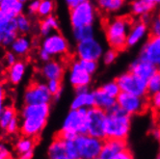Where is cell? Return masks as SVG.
I'll return each instance as SVG.
<instances>
[{
	"mask_svg": "<svg viewBox=\"0 0 160 159\" xmlns=\"http://www.w3.org/2000/svg\"><path fill=\"white\" fill-rule=\"evenodd\" d=\"M50 114V104H24L19 115V132L21 135L36 139L47 127Z\"/></svg>",
	"mask_w": 160,
	"mask_h": 159,
	"instance_id": "1",
	"label": "cell"
},
{
	"mask_svg": "<svg viewBox=\"0 0 160 159\" xmlns=\"http://www.w3.org/2000/svg\"><path fill=\"white\" fill-rule=\"evenodd\" d=\"M131 127V116L123 112L118 105L107 112L105 124V139L128 138Z\"/></svg>",
	"mask_w": 160,
	"mask_h": 159,
	"instance_id": "2",
	"label": "cell"
},
{
	"mask_svg": "<svg viewBox=\"0 0 160 159\" xmlns=\"http://www.w3.org/2000/svg\"><path fill=\"white\" fill-rule=\"evenodd\" d=\"M130 26L131 21L125 16L112 17L106 22L105 37L111 48L120 51L127 47V38Z\"/></svg>",
	"mask_w": 160,
	"mask_h": 159,
	"instance_id": "3",
	"label": "cell"
},
{
	"mask_svg": "<svg viewBox=\"0 0 160 159\" xmlns=\"http://www.w3.org/2000/svg\"><path fill=\"white\" fill-rule=\"evenodd\" d=\"M87 133V109H71L65 117L58 135L64 139H74Z\"/></svg>",
	"mask_w": 160,
	"mask_h": 159,
	"instance_id": "4",
	"label": "cell"
},
{
	"mask_svg": "<svg viewBox=\"0 0 160 159\" xmlns=\"http://www.w3.org/2000/svg\"><path fill=\"white\" fill-rule=\"evenodd\" d=\"M98 11L95 4L91 0L80 3L79 5L70 9V22L72 28L94 25L97 19Z\"/></svg>",
	"mask_w": 160,
	"mask_h": 159,
	"instance_id": "5",
	"label": "cell"
},
{
	"mask_svg": "<svg viewBox=\"0 0 160 159\" xmlns=\"http://www.w3.org/2000/svg\"><path fill=\"white\" fill-rule=\"evenodd\" d=\"M74 143L80 159L99 158L103 140L88 133L79 134L74 137Z\"/></svg>",
	"mask_w": 160,
	"mask_h": 159,
	"instance_id": "6",
	"label": "cell"
},
{
	"mask_svg": "<svg viewBox=\"0 0 160 159\" xmlns=\"http://www.w3.org/2000/svg\"><path fill=\"white\" fill-rule=\"evenodd\" d=\"M106 118L107 112L97 106L87 109V133L104 140Z\"/></svg>",
	"mask_w": 160,
	"mask_h": 159,
	"instance_id": "7",
	"label": "cell"
},
{
	"mask_svg": "<svg viewBox=\"0 0 160 159\" xmlns=\"http://www.w3.org/2000/svg\"><path fill=\"white\" fill-rule=\"evenodd\" d=\"M117 82L120 86L121 92H125L141 97H145L148 94L147 80L135 75L131 72L122 73L117 78Z\"/></svg>",
	"mask_w": 160,
	"mask_h": 159,
	"instance_id": "8",
	"label": "cell"
},
{
	"mask_svg": "<svg viewBox=\"0 0 160 159\" xmlns=\"http://www.w3.org/2000/svg\"><path fill=\"white\" fill-rule=\"evenodd\" d=\"M53 99L52 95L48 89L47 83L34 81L30 83L24 91V104H42L49 103Z\"/></svg>",
	"mask_w": 160,
	"mask_h": 159,
	"instance_id": "9",
	"label": "cell"
},
{
	"mask_svg": "<svg viewBox=\"0 0 160 159\" xmlns=\"http://www.w3.org/2000/svg\"><path fill=\"white\" fill-rule=\"evenodd\" d=\"M103 52V45L95 37L77 42L75 47V54L80 60L98 61L101 59Z\"/></svg>",
	"mask_w": 160,
	"mask_h": 159,
	"instance_id": "10",
	"label": "cell"
},
{
	"mask_svg": "<svg viewBox=\"0 0 160 159\" xmlns=\"http://www.w3.org/2000/svg\"><path fill=\"white\" fill-rule=\"evenodd\" d=\"M116 99L117 105L130 116L141 114L147 108V101L145 97L121 92Z\"/></svg>",
	"mask_w": 160,
	"mask_h": 159,
	"instance_id": "11",
	"label": "cell"
},
{
	"mask_svg": "<svg viewBox=\"0 0 160 159\" xmlns=\"http://www.w3.org/2000/svg\"><path fill=\"white\" fill-rule=\"evenodd\" d=\"M41 48L47 51L51 57H59L68 53L70 45L64 35L54 31L47 37H43Z\"/></svg>",
	"mask_w": 160,
	"mask_h": 159,
	"instance_id": "12",
	"label": "cell"
},
{
	"mask_svg": "<svg viewBox=\"0 0 160 159\" xmlns=\"http://www.w3.org/2000/svg\"><path fill=\"white\" fill-rule=\"evenodd\" d=\"M68 82L75 90L88 88L92 82V75L85 71L79 60L72 61L70 65Z\"/></svg>",
	"mask_w": 160,
	"mask_h": 159,
	"instance_id": "13",
	"label": "cell"
},
{
	"mask_svg": "<svg viewBox=\"0 0 160 159\" xmlns=\"http://www.w3.org/2000/svg\"><path fill=\"white\" fill-rule=\"evenodd\" d=\"M139 57L153 64L160 71V37L152 35L148 38L143 44Z\"/></svg>",
	"mask_w": 160,
	"mask_h": 159,
	"instance_id": "14",
	"label": "cell"
},
{
	"mask_svg": "<svg viewBox=\"0 0 160 159\" xmlns=\"http://www.w3.org/2000/svg\"><path fill=\"white\" fill-rule=\"evenodd\" d=\"M148 31V24L145 19L131 23L127 38V47H134L145 41Z\"/></svg>",
	"mask_w": 160,
	"mask_h": 159,
	"instance_id": "15",
	"label": "cell"
},
{
	"mask_svg": "<svg viewBox=\"0 0 160 159\" xmlns=\"http://www.w3.org/2000/svg\"><path fill=\"white\" fill-rule=\"evenodd\" d=\"M127 143L125 140L121 139H110L106 138L103 141L101 147V152L99 154L100 159H116L118 153L124 149H127Z\"/></svg>",
	"mask_w": 160,
	"mask_h": 159,
	"instance_id": "16",
	"label": "cell"
},
{
	"mask_svg": "<svg viewBox=\"0 0 160 159\" xmlns=\"http://www.w3.org/2000/svg\"><path fill=\"white\" fill-rule=\"evenodd\" d=\"M95 106L94 92L88 88L75 90V96L71 102V109H89Z\"/></svg>",
	"mask_w": 160,
	"mask_h": 159,
	"instance_id": "17",
	"label": "cell"
},
{
	"mask_svg": "<svg viewBox=\"0 0 160 159\" xmlns=\"http://www.w3.org/2000/svg\"><path fill=\"white\" fill-rule=\"evenodd\" d=\"M41 73L47 80H50V79L62 80L65 73V67L60 61L50 59L49 61L43 63L41 69Z\"/></svg>",
	"mask_w": 160,
	"mask_h": 159,
	"instance_id": "18",
	"label": "cell"
},
{
	"mask_svg": "<svg viewBox=\"0 0 160 159\" xmlns=\"http://www.w3.org/2000/svg\"><path fill=\"white\" fill-rule=\"evenodd\" d=\"M157 70L158 69L153 64L144 59H141L140 57L134 62H132L129 66V72H131L137 76L145 79L147 81L152 74H154L157 72Z\"/></svg>",
	"mask_w": 160,
	"mask_h": 159,
	"instance_id": "19",
	"label": "cell"
},
{
	"mask_svg": "<svg viewBox=\"0 0 160 159\" xmlns=\"http://www.w3.org/2000/svg\"><path fill=\"white\" fill-rule=\"evenodd\" d=\"M35 149V139L23 136L18 139L15 145V152L18 156L22 159H31L34 156Z\"/></svg>",
	"mask_w": 160,
	"mask_h": 159,
	"instance_id": "20",
	"label": "cell"
},
{
	"mask_svg": "<svg viewBox=\"0 0 160 159\" xmlns=\"http://www.w3.org/2000/svg\"><path fill=\"white\" fill-rule=\"evenodd\" d=\"M19 35L16 25V18L4 25H0V47H10Z\"/></svg>",
	"mask_w": 160,
	"mask_h": 159,
	"instance_id": "21",
	"label": "cell"
},
{
	"mask_svg": "<svg viewBox=\"0 0 160 159\" xmlns=\"http://www.w3.org/2000/svg\"><path fill=\"white\" fill-rule=\"evenodd\" d=\"M48 157L50 159H68L66 151V139L57 134L48 149Z\"/></svg>",
	"mask_w": 160,
	"mask_h": 159,
	"instance_id": "22",
	"label": "cell"
},
{
	"mask_svg": "<svg viewBox=\"0 0 160 159\" xmlns=\"http://www.w3.org/2000/svg\"><path fill=\"white\" fill-rule=\"evenodd\" d=\"M154 7V5L147 1V0H131L129 10L133 16L145 19L150 17Z\"/></svg>",
	"mask_w": 160,
	"mask_h": 159,
	"instance_id": "23",
	"label": "cell"
},
{
	"mask_svg": "<svg viewBox=\"0 0 160 159\" xmlns=\"http://www.w3.org/2000/svg\"><path fill=\"white\" fill-rule=\"evenodd\" d=\"M94 92L95 97V106L108 112L113 107L117 105V99L116 97H113L109 95H107L101 88H98Z\"/></svg>",
	"mask_w": 160,
	"mask_h": 159,
	"instance_id": "24",
	"label": "cell"
},
{
	"mask_svg": "<svg viewBox=\"0 0 160 159\" xmlns=\"http://www.w3.org/2000/svg\"><path fill=\"white\" fill-rule=\"evenodd\" d=\"M26 63L22 60H18L15 64L9 67L8 70V80L11 84L18 85L19 84L25 76L26 73Z\"/></svg>",
	"mask_w": 160,
	"mask_h": 159,
	"instance_id": "25",
	"label": "cell"
},
{
	"mask_svg": "<svg viewBox=\"0 0 160 159\" xmlns=\"http://www.w3.org/2000/svg\"><path fill=\"white\" fill-rule=\"evenodd\" d=\"M31 47L32 42L29 40V38L26 37L25 35L19 34L14 40V42L11 43L10 48L11 51H13L17 56L22 57V56H25L29 53V51L31 50Z\"/></svg>",
	"mask_w": 160,
	"mask_h": 159,
	"instance_id": "26",
	"label": "cell"
},
{
	"mask_svg": "<svg viewBox=\"0 0 160 159\" xmlns=\"http://www.w3.org/2000/svg\"><path fill=\"white\" fill-rule=\"evenodd\" d=\"M127 0H97L98 7L107 14H117L124 8Z\"/></svg>",
	"mask_w": 160,
	"mask_h": 159,
	"instance_id": "27",
	"label": "cell"
},
{
	"mask_svg": "<svg viewBox=\"0 0 160 159\" xmlns=\"http://www.w3.org/2000/svg\"><path fill=\"white\" fill-rule=\"evenodd\" d=\"M59 28V21L57 17L53 15L48 16L43 18H42L40 25H39V32L41 36L47 37L49 34H51L54 31H57Z\"/></svg>",
	"mask_w": 160,
	"mask_h": 159,
	"instance_id": "28",
	"label": "cell"
},
{
	"mask_svg": "<svg viewBox=\"0 0 160 159\" xmlns=\"http://www.w3.org/2000/svg\"><path fill=\"white\" fill-rule=\"evenodd\" d=\"M24 8V3L19 0H0V10L10 14L14 17L23 13Z\"/></svg>",
	"mask_w": 160,
	"mask_h": 159,
	"instance_id": "29",
	"label": "cell"
},
{
	"mask_svg": "<svg viewBox=\"0 0 160 159\" xmlns=\"http://www.w3.org/2000/svg\"><path fill=\"white\" fill-rule=\"evenodd\" d=\"M72 37L76 41V42L95 37L94 25H85L72 28Z\"/></svg>",
	"mask_w": 160,
	"mask_h": 159,
	"instance_id": "30",
	"label": "cell"
},
{
	"mask_svg": "<svg viewBox=\"0 0 160 159\" xmlns=\"http://www.w3.org/2000/svg\"><path fill=\"white\" fill-rule=\"evenodd\" d=\"M16 25L19 34L26 35L32 29V21L28 16L22 13L16 17Z\"/></svg>",
	"mask_w": 160,
	"mask_h": 159,
	"instance_id": "31",
	"label": "cell"
},
{
	"mask_svg": "<svg viewBox=\"0 0 160 159\" xmlns=\"http://www.w3.org/2000/svg\"><path fill=\"white\" fill-rule=\"evenodd\" d=\"M15 117H17L16 109L13 106H5L2 112L0 113V128L6 130L8 124Z\"/></svg>",
	"mask_w": 160,
	"mask_h": 159,
	"instance_id": "32",
	"label": "cell"
},
{
	"mask_svg": "<svg viewBox=\"0 0 160 159\" xmlns=\"http://www.w3.org/2000/svg\"><path fill=\"white\" fill-rule=\"evenodd\" d=\"M47 86L50 94L52 95L53 99L59 100V98L62 96V90H63L61 80H59V79H50V80H48Z\"/></svg>",
	"mask_w": 160,
	"mask_h": 159,
	"instance_id": "33",
	"label": "cell"
},
{
	"mask_svg": "<svg viewBox=\"0 0 160 159\" xmlns=\"http://www.w3.org/2000/svg\"><path fill=\"white\" fill-rule=\"evenodd\" d=\"M53 10H54V2L52 0H41L37 16L43 18L45 17L52 15Z\"/></svg>",
	"mask_w": 160,
	"mask_h": 159,
	"instance_id": "34",
	"label": "cell"
},
{
	"mask_svg": "<svg viewBox=\"0 0 160 159\" xmlns=\"http://www.w3.org/2000/svg\"><path fill=\"white\" fill-rule=\"evenodd\" d=\"M147 87H148V93L151 95L157 93L160 91V71L157 70V72L152 74L147 81Z\"/></svg>",
	"mask_w": 160,
	"mask_h": 159,
	"instance_id": "35",
	"label": "cell"
},
{
	"mask_svg": "<svg viewBox=\"0 0 160 159\" xmlns=\"http://www.w3.org/2000/svg\"><path fill=\"white\" fill-rule=\"evenodd\" d=\"M100 88L103 90L107 95H109V96H111L113 97H117L121 93V89H120V86H119L117 80L106 82V83H104L103 85H102Z\"/></svg>",
	"mask_w": 160,
	"mask_h": 159,
	"instance_id": "36",
	"label": "cell"
},
{
	"mask_svg": "<svg viewBox=\"0 0 160 159\" xmlns=\"http://www.w3.org/2000/svg\"><path fill=\"white\" fill-rule=\"evenodd\" d=\"M66 151L68 159H79L77 149L73 139H66Z\"/></svg>",
	"mask_w": 160,
	"mask_h": 159,
	"instance_id": "37",
	"label": "cell"
},
{
	"mask_svg": "<svg viewBox=\"0 0 160 159\" xmlns=\"http://www.w3.org/2000/svg\"><path fill=\"white\" fill-rule=\"evenodd\" d=\"M80 64L82 65V67L85 69L87 72H89L91 75H93L96 73V72L98 69V61H94V60H80L78 59Z\"/></svg>",
	"mask_w": 160,
	"mask_h": 159,
	"instance_id": "38",
	"label": "cell"
},
{
	"mask_svg": "<svg viewBox=\"0 0 160 159\" xmlns=\"http://www.w3.org/2000/svg\"><path fill=\"white\" fill-rule=\"evenodd\" d=\"M117 57H118V51L114 48H110L103 52L101 59L105 65H111L116 61Z\"/></svg>",
	"mask_w": 160,
	"mask_h": 159,
	"instance_id": "39",
	"label": "cell"
},
{
	"mask_svg": "<svg viewBox=\"0 0 160 159\" xmlns=\"http://www.w3.org/2000/svg\"><path fill=\"white\" fill-rule=\"evenodd\" d=\"M148 29L152 36L160 37V15H157L153 18H152L151 23L148 25Z\"/></svg>",
	"mask_w": 160,
	"mask_h": 159,
	"instance_id": "40",
	"label": "cell"
},
{
	"mask_svg": "<svg viewBox=\"0 0 160 159\" xmlns=\"http://www.w3.org/2000/svg\"><path fill=\"white\" fill-rule=\"evenodd\" d=\"M18 131H19V119L17 116L8 124V127L6 128V132L8 134H16Z\"/></svg>",
	"mask_w": 160,
	"mask_h": 159,
	"instance_id": "41",
	"label": "cell"
},
{
	"mask_svg": "<svg viewBox=\"0 0 160 159\" xmlns=\"http://www.w3.org/2000/svg\"><path fill=\"white\" fill-rule=\"evenodd\" d=\"M12 151H11L10 147L3 143L0 142V159H8V158H12Z\"/></svg>",
	"mask_w": 160,
	"mask_h": 159,
	"instance_id": "42",
	"label": "cell"
},
{
	"mask_svg": "<svg viewBox=\"0 0 160 159\" xmlns=\"http://www.w3.org/2000/svg\"><path fill=\"white\" fill-rule=\"evenodd\" d=\"M41 0H29L28 5H27V13L29 16H35L38 13V9L40 6Z\"/></svg>",
	"mask_w": 160,
	"mask_h": 159,
	"instance_id": "43",
	"label": "cell"
},
{
	"mask_svg": "<svg viewBox=\"0 0 160 159\" xmlns=\"http://www.w3.org/2000/svg\"><path fill=\"white\" fill-rule=\"evenodd\" d=\"M151 105L152 109L158 113H160V91L157 93L152 95L151 97Z\"/></svg>",
	"mask_w": 160,
	"mask_h": 159,
	"instance_id": "44",
	"label": "cell"
},
{
	"mask_svg": "<svg viewBox=\"0 0 160 159\" xmlns=\"http://www.w3.org/2000/svg\"><path fill=\"white\" fill-rule=\"evenodd\" d=\"M18 61V56L13 52V51H9L5 54L4 57V63L7 67H11L13 64H15Z\"/></svg>",
	"mask_w": 160,
	"mask_h": 159,
	"instance_id": "45",
	"label": "cell"
},
{
	"mask_svg": "<svg viewBox=\"0 0 160 159\" xmlns=\"http://www.w3.org/2000/svg\"><path fill=\"white\" fill-rule=\"evenodd\" d=\"M15 18L16 17H14L13 16H11L10 14L4 12V11H2V10H0V25L7 24L12 20H14Z\"/></svg>",
	"mask_w": 160,
	"mask_h": 159,
	"instance_id": "46",
	"label": "cell"
},
{
	"mask_svg": "<svg viewBox=\"0 0 160 159\" xmlns=\"http://www.w3.org/2000/svg\"><path fill=\"white\" fill-rule=\"evenodd\" d=\"M130 158H132V154L129 152V150H128V147L124 149L123 151L120 152L118 155L116 156V159H130Z\"/></svg>",
	"mask_w": 160,
	"mask_h": 159,
	"instance_id": "47",
	"label": "cell"
},
{
	"mask_svg": "<svg viewBox=\"0 0 160 159\" xmlns=\"http://www.w3.org/2000/svg\"><path fill=\"white\" fill-rule=\"evenodd\" d=\"M5 107V89L2 85H0V113Z\"/></svg>",
	"mask_w": 160,
	"mask_h": 159,
	"instance_id": "48",
	"label": "cell"
},
{
	"mask_svg": "<svg viewBox=\"0 0 160 159\" xmlns=\"http://www.w3.org/2000/svg\"><path fill=\"white\" fill-rule=\"evenodd\" d=\"M39 58H40V60L42 61V62H48V61H49L52 57H51V56L47 52V51H45V50H43V49H42L41 48V50L39 51Z\"/></svg>",
	"mask_w": 160,
	"mask_h": 159,
	"instance_id": "49",
	"label": "cell"
},
{
	"mask_svg": "<svg viewBox=\"0 0 160 159\" xmlns=\"http://www.w3.org/2000/svg\"><path fill=\"white\" fill-rule=\"evenodd\" d=\"M64 1H65L66 5L68 6V8L72 9V8H73V7L79 5L80 3H82V2L86 1V0H64Z\"/></svg>",
	"mask_w": 160,
	"mask_h": 159,
	"instance_id": "50",
	"label": "cell"
},
{
	"mask_svg": "<svg viewBox=\"0 0 160 159\" xmlns=\"http://www.w3.org/2000/svg\"><path fill=\"white\" fill-rule=\"evenodd\" d=\"M150 3H152V5L154 6H157V5H160V0H147Z\"/></svg>",
	"mask_w": 160,
	"mask_h": 159,
	"instance_id": "51",
	"label": "cell"
},
{
	"mask_svg": "<svg viewBox=\"0 0 160 159\" xmlns=\"http://www.w3.org/2000/svg\"><path fill=\"white\" fill-rule=\"evenodd\" d=\"M19 1H21L22 3H26V2H28L29 0H19Z\"/></svg>",
	"mask_w": 160,
	"mask_h": 159,
	"instance_id": "52",
	"label": "cell"
},
{
	"mask_svg": "<svg viewBox=\"0 0 160 159\" xmlns=\"http://www.w3.org/2000/svg\"><path fill=\"white\" fill-rule=\"evenodd\" d=\"M158 127L160 128V117H159V119H158Z\"/></svg>",
	"mask_w": 160,
	"mask_h": 159,
	"instance_id": "53",
	"label": "cell"
},
{
	"mask_svg": "<svg viewBox=\"0 0 160 159\" xmlns=\"http://www.w3.org/2000/svg\"><path fill=\"white\" fill-rule=\"evenodd\" d=\"M157 140H158V142H159V147H160V136H159V138H158Z\"/></svg>",
	"mask_w": 160,
	"mask_h": 159,
	"instance_id": "54",
	"label": "cell"
},
{
	"mask_svg": "<svg viewBox=\"0 0 160 159\" xmlns=\"http://www.w3.org/2000/svg\"><path fill=\"white\" fill-rule=\"evenodd\" d=\"M130 1H131V0H130Z\"/></svg>",
	"mask_w": 160,
	"mask_h": 159,
	"instance_id": "55",
	"label": "cell"
}]
</instances>
